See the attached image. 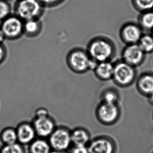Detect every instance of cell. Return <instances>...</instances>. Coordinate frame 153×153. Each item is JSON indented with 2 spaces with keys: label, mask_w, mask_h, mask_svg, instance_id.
Returning <instances> with one entry per match:
<instances>
[{
  "label": "cell",
  "mask_w": 153,
  "mask_h": 153,
  "mask_svg": "<svg viewBox=\"0 0 153 153\" xmlns=\"http://www.w3.org/2000/svg\"><path fill=\"white\" fill-rule=\"evenodd\" d=\"M42 30L40 19H34L24 22L23 35L27 37L34 38L39 35Z\"/></svg>",
  "instance_id": "cell-15"
},
{
  "label": "cell",
  "mask_w": 153,
  "mask_h": 153,
  "mask_svg": "<svg viewBox=\"0 0 153 153\" xmlns=\"http://www.w3.org/2000/svg\"><path fill=\"white\" fill-rule=\"evenodd\" d=\"M50 153H68L67 152L58 151H55V150H52Z\"/></svg>",
  "instance_id": "cell-30"
},
{
  "label": "cell",
  "mask_w": 153,
  "mask_h": 153,
  "mask_svg": "<svg viewBox=\"0 0 153 153\" xmlns=\"http://www.w3.org/2000/svg\"><path fill=\"white\" fill-rule=\"evenodd\" d=\"M148 97V100H149V102L151 105H153V94Z\"/></svg>",
  "instance_id": "cell-29"
},
{
  "label": "cell",
  "mask_w": 153,
  "mask_h": 153,
  "mask_svg": "<svg viewBox=\"0 0 153 153\" xmlns=\"http://www.w3.org/2000/svg\"><path fill=\"white\" fill-rule=\"evenodd\" d=\"M38 137L47 139L56 128V122L44 108L36 111L35 117L32 121Z\"/></svg>",
  "instance_id": "cell-1"
},
{
  "label": "cell",
  "mask_w": 153,
  "mask_h": 153,
  "mask_svg": "<svg viewBox=\"0 0 153 153\" xmlns=\"http://www.w3.org/2000/svg\"><path fill=\"white\" fill-rule=\"evenodd\" d=\"M44 7L38 0H17L15 4L14 14L24 21L40 19Z\"/></svg>",
  "instance_id": "cell-2"
},
{
  "label": "cell",
  "mask_w": 153,
  "mask_h": 153,
  "mask_svg": "<svg viewBox=\"0 0 153 153\" xmlns=\"http://www.w3.org/2000/svg\"><path fill=\"white\" fill-rule=\"evenodd\" d=\"M145 54L138 44L128 45L122 52V61L135 68L143 62Z\"/></svg>",
  "instance_id": "cell-10"
},
{
  "label": "cell",
  "mask_w": 153,
  "mask_h": 153,
  "mask_svg": "<svg viewBox=\"0 0 153 153\" xmlns=\"http://www.w3.org/2000/svg\"></svg>",
  "instance_id": "cell-33"
},
{
  "label": "cell",
  "mask_w": 153,
  "mask_h": 153,
  "mask_svg": "<svg viewBox=\"0 0 153 153\" xmlns=\"http://www.w3.org/2000/svg\"><path fill=\"white\" fill-rule=\"evenodd\" d=\"M87 52L91 59L100 63L109 61L114 53V47L108 40L97 38L89 44Z\"/></svg>",
  "instance_id": "cell-3"
},
{
  "label": "cell",
  "mask_w": 153,
  "mask_h": 153,
  "mask_svg": "<svg viewBox=\"0 0 153 153\" xmlns=\"http://www.w3.org/2000/svg\"><path fill=\"white\" fill-rule=\"evenodd\" d=\"M114 64L109 61L100 62L94 70L95 75L101 80L108 81L112 79Z\"/></svg>",
  "instance_id": "cell-14"
},
{
  "label": "cell",
  "mask_w": 153,
  "mask_h": 153,
  "mask_svg": "<svg viewBox=\"0 0 153 153\" xmlns=\"http://www.w3.org/2000/svg\"><path fill=\"white\" fill-rule=\"evenodd\" d=\"M120 114L119 108L116 103L101 102L97 110L98 119L106 126L112 125L117 122Z\"/></svg>",
  "instance_id": "cell-8"
},
{
  "label": "cell",
  "mask_w": 153,
  "mask_h": 153,
  "mask_svg": "<svg viewBox=\"0 0 153 153\" xmlns=\"http://www.w3.org/2000/svg\"><path fill=\"white\" fill-rule=\"evenodd\" d=\"M5 40H6V38L5 37L2 29H1V28H0V45L3 44Z\"/></svg>",
  "instance_id": "cell-28"
},
{
  "label": "cell",
  "mask_w": 153,
  "mask_h": 153,
  "mask_svg": "<svg viewBox=\"0 0 153 153\" xmlns=\"http://www.w3.org/2000/svg\"><path fill=\"white\" fill-rule=\"evenodd\" d=\"M91 58L87 51L81 49L71 50L67 56V63L73 72L83 73L89 70Z\"/></svg>",
  "instance_id": "cell-6"
},
{
  "label": "cell",
  "mask_w": 153,
  "mask_h": 153,
  "mask_svg": "<svg viewBox=\"0 0 153 153\" xmlns=\"http://www.w3.org/2000/svg\"><path fill=\"white\" fill-rule=\"evenodd\" d=\"M11 12L12 7L8 2L4 0H0V22H2L10 16Z\"/></svg>",
  "instance_id": "cell-23"
},
{
  "label": "cell",
  "mask_w": 153,
  "mask_h": 153,
  "mask_svg": "<svg viewBox=\"0 0 153 153\" xmlns=\"http://www.w3.org/2000/svg\"><path fill=\"white\" fill-rule=\"evenodd\" d=\"M137 88L147 97L153 94V74L145 73L141 75L137 81Z\"/></svg>",
  "instance_id": "cell-16"
},
{
  "label": "cell",
  "mask_w": 153,
  "mask_h": 153,
  "mask_svg": "<svg viewBox=\"0 0 153 153\" xmlns=\"http://www.w3.org/2000/svg\"><path fill=\"white\" fill-rule=\"evenodd\" d=\"M1 153H26L24 146L16 143L10 145H3L0 149Z\"/></svg>",
  "instance_id": "cell-22"
},
{
  "label": "cell",
  "mask_w": 153,
  "mask_h": 153,
  "mask_svg": "<svg viewBox=\"0 0 153 153\" xmlns=\"http://www.w3.org/2000/svg\"><path fill=\"white\" fill-rule=\"evenodd\" d=\"M52 147L47 139L37 137L29 145L28 153H50Z\"/></svg>",
  "instance_id": "cell-17"
},
{
  "label": "cell",
  "mask_w": 153,
  "mask_h": 153,
  "mask_svg": "<svg viewBox=\"0 0 153 153\" xmlns=\"http://www.w3.org/2000/svg\"><path fill=\"white\" fill-rule=\"evenodd\" d=\"M136 77L134 67L123 61L114 64L112 79L116 84L121 87H127L132 84Z\"/></svg>",
  "instance_id": "cell-5"
},
{
  "label": "cell",
  "mask_w": 153,
  "mask_h": 153,
  "mask_svg": "<svg viewBox=\"0 0 153 153\" xmlns=\"http://www.w3.org/2000/svg\"><path fill=\"white\" fill-rule=\"evenodd\" d=\"M137 44L145 53H151L153 52V36L150 35L142 36Z\"/></svg>",
  "instance_id": "cell-21"
},
{
  "label": "cell",
  "mask_w": 153,
  "mask_h": 153,
  "mask_svg": "<svg viewBox=\"0 0 153 153\" xmlns=\"http://www.w3.org/2000/svg\"><path fill=\"white\" fill-rule=\"evenodd\" d=\"M88 146L89 153H116L117 146L111 137L100 136L90 141Z\"/></svg>",
  "instance_id": "cell-9"
},
{
  "label": "cell",
  "mask_w": 153,
  "mask_h": 153,
  "mask_svg": "<svg viewBox=\"0 0 153 153\" xmlns=\"http://www.w3.org/2000/svg\"></svg>",
  "instance_id": "cell-34"
},
{
  "label": "cell",
  "mask_w": 153,
  "mask_h": 153,
  "mask_svg": "<svg viewBox=\"0 0 153 153\" xmlns=\"http://www.w3.org/2000/svg\"><path fill=\"white\" fill-rule=\"evenodd\" d=\"M4 1H6L7 2H9V1H12V0H4Z\"/></svg>",
  "instance_id": "cell-31"
},
{
  "label": "cell",
  "mask_w": 153,
  "mask_h": 153,
  "mask_svg": "<svg viewBox=\"0 0 153 153\" xmlns=\"http://www.w3.org/2000/svg\"><path fill=\"white\" fill-rule=\"evenodd\" d=\"M71 131L67 126H57L47 139L52 150L67 152L68 151L73 145Z\"/></svg>",
  "instance_id": "cell-4"
},
{
  "label": "cell",
  "mask_w": 153,
  "mask_h": 153,
  "mask_svg": "<svg viewBox=\"0 0 153 153\" xmlns=\"http://www.w3.org/2000/svg\"><path fill=\"white\" fill-rule=\"evenodd\" d=\"M152 35L153 36V33H152Z\"/></svg>",
  "instance_id": "cell-32"
},
{
  "label": "cell",
  "mask_w": 153,
  "mask_h": 153,
  "mask_svg": "<svg viewBox=\"0 0 153 153\" xmlns=\"http://www.w3.org/2000/svg\"><path fill=\"white\" fill-rule=\"evenodd\" d=\"M139 25L145 30H153V10L141 13L139 17Z\"/></svg>",
  "instance_id": "cell-19"
},
{
  "label": "cell",
  "mask_w": 153,
  "mask_h": 153,
  "mask_svg": "<svg viewBox=\"0 0 153 153\" xmlns=\"http://www.w3.org/2000/svg\"><path fill=\"white\" fill-rule=\"evenodd\" d=\"M133 6L140 13L153 10V0H131Z\"/></svg>",
  "instance_id": "cell-20"
},
{
  "label": "cell",
  "mask_w": 153,
  "mask_h": 153,
  "mask_svg": "<svg viewBox=\"0 0 153 153\" xmlns=\"http://www.w3.org/2000/svg\"><path fill=\"white\" fill-rule=\"evenodd\" d=\"M142 30L139 24L126 23L123 26L121 30V37L128 45L138 44L143 35Z\"/></svg>",
  "instance_id": "cell-11"
},
{
  "label": "cell",
  "mask_w": 153,
  "mask_h": 153,
  "mask_svg": "<svg viewBox=\"0 0 153 153\" xmlns=\"http://www.w3.org/2000/svg\"><path fill=\"white\" fill-rule=\"evenodd\" d=\"M73 145L88 146L91 141L90 134L83 128H76L71 131Z\"/></svg>",
  "instance_id": "cell-13"
},
{
  "label": "cell",
  "mask_w": 153,
  "mask_h": 153,
  "mask_svg": "<svg viewBox=\"0 0 153 153\" xmlns=\"http://www.w3.org/2000/svg\"><path fill=\"white\" fill-rule=\"evenodd\" d=\"M0 141L3 145L17 143L16 128L10 126L3 128L0 132Z\"/></svg>",
  "instance_id": "cell-18"
},
{
  "label": "cell",
  "mask_w": 153,
  "mask_h": 153,
  "mask_svg": "<svg viewBox=\"0 0 153 153\" xmlns=\"http://www.w3.org/2000/svg\"><path fill=\"white\" fill-rule=\"evenodd\" d=\"M68 153H89L87 146L72 145L69 149Z\"/></svg>",
  "instance_id": "cell-26"
},
{
  "label": "cell",
  "mask_w": 153,
  "mask_h": 153,
  "mask_svg": "<svg viewBox=\"0 0 153 153\" xmlns=\"http://www.w3.org/2000/svg\"><path fill=\"white\" fill-rule=\"evenodd\" d=\"M7 56V51L5 47L3 44L0 45V64H2L6 59Z\"/></svg>",
  "instance_id": "cell-27"
},
{
  "label": "cell",
  "mask_w": 153,
  "mask_h": 153,
  "mask_svg": "<svg viewBox=\"0 0 153 153\" xmlns=\"http://www.w3.org/2000/svg\"><path fill=\"white\" fill-rule=\"evenodd\" d=\"M24 21L16 15L11 14L1 22L0 28L6 39L15 40L23 35Z\"/></svg>",
  "instance_id": "cell-7"
},
{
  "label": "cell",
  "mask_w": 153,
  "mask_h": 153,
  "mask_svg": "<svg viewBox=\"0 0 153 153\" xmlns=\"http://www.w3.org/2000/svg\"><path fill=\"white\" fill-rule=\"evenodd\" d=\"M15 128L17 142L24 146H28L38 137L32 122H21Z\"/></svg>",
  "instance_id": "cell-12"
},
{
  "label": "cell",
  "mask_w": 153,
  "mask_h": 153,
  "mask_svg": "<svg viewBox=\"0 0 153 153\" xmlns=\"http://www.w3.org/2000/svg\"><path fill=\"white\" fill-rule=\"evenodd\" d=\"M45 7H52L58 6L62 3L65 0H38Z\"/></svg>",
  "instance_id": "cell-25"
},
{
  "label": "cell",
  "mask_w": 153,
  "mask_h": 153,
  "mask_svg": "<svg viewBox=\"0 0 153 153\" xmlns=\"http://www.w3.org/2000/svg\"><path fill=\"white\" fill-rule=\"evenodd\" d=\"M102 102L106 103H116L117 104L119 97L118 94L114 91L111 89L107 90L104 92L102 96Z\"/></svg>",
  "instance_id": "cell-24"
}]
</instances>
